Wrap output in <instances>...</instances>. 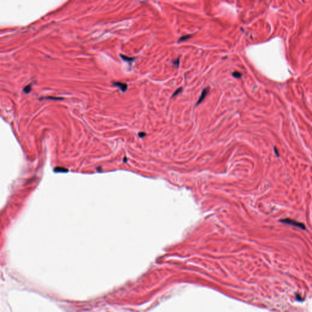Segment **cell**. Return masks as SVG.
<instances>
[{"mask_svg":"<svg viewBox=\"0 0 312 312\" xmlns=\"http://www.w3.org/2000/svg\"><path fill=\"white\" fill-rule=\"evenodd\" d=\"M280 221L281 223H284V224H288V225L297 227L300 228V229H301L305 230V229H306L305 225H304L303 223H300V222H299V221H295V220H291V219H289V218L282 219V220H280Z\"/></svg>","mask_w":312,"mask_h":312,"instance_id":"1","label":"cell"},{"mask_svg":"<svg viewBox=\"0 0 312 312\" xmlns=\"http://www.w3.org/2000/svg\"><path fill=\"white\" fill-rule=\"evenodd\" d=\"M209 91V87H206V88H205L203 90H202L201 96L199 97V98L198 101H197L196 106H198V105H199V104H201V102L203 101L204 99H205V97L207 95Z\"/></svg>","mask_w":312,"mask_h":312,"instance_id":"2","label":"cell"},{"mask_svg":"<svg viewBox=\"0 0 312 312\" xmlns=\"http://www.w3.org/2000/svg\"><path fill=\"white\" fill-rule=\"evenodd\" d=\"M113 86L117 87H118L123 92H125L127 90V89H128V85L126 84H125V83L119 82H113Z\"/></svg>","mask_w":312,"mask_h":312,"instance_id":"3","label":"cell"},{"mask_svg":"<svg viewBox=\"0 0 312 312\" xmlns=\"http://www.w3.org/2000/svg\"><path fill=\"white\" fill-rule=\"evenodd\" d=\"M191 37H192V35H190V34L183 35L182 37H181V38H179V41H178V42H184V41H185V40H188L189 38H191Z\"/></svg>","mask_w":312,"mask_h":312,"instance_id":"4","label":"cell"},{"mask_svg":"<svg viewBox=\"0 0 312 312\" xmlns=\"http://www.w3.org/2000/svg\"><path fill=\"white\" fill-rule=\"evenodd\" d=\"M120 56L123 60L126 62H132L135 59V58H134V57H129L126 56H124V55H120Z\"/></svg>","mask_w":312,"mask_h":312,"instance_id":"5","label":"cell"},{"mask_svg":"<svg viewBox=\"0 0 312 312\" xmlns=\"http://www.w3.org/2000/svg\"><path fill=\"white\" fill-rule=\"evenodd\" d=\"M31 90H32L31 84H29L27 85V86H26V87H24V88H23V91H24L25 93L27 94L31 92Z\"/></svg>","mask_w":312,"mask_h":312,"instance_id":"6","label":"cell"},{"mask_svg":"<svg viewBox=\"0 0 312 312\" xmlns=\"http://www.w3.org/2000/svg\"><path fill=\"white\" fill-rule=\"evenodd\" d=\"M182 90H183V88H182V87H181V88H178V89H177L176 90L174 91V93L172 94L171 98H173V97H176V96H177V95H178L179 94L181 93L182 91Z\"/></svg>","mask_w":312,"mask_h":312,"instance_id":"7","label":"cell"},{"mask_svg":"<svg viewBox=\"0 0 312 312\" xmlns=\"http://www.w3.org/2000/svg\"><path fill=\"white\" fill-rule=\"evenodd\" d=\"M232 76H233L234 77H235V78L239 79V78H240V77H242V75L240 73H239V72L235 71L232 73Z\"/></svg>","mask_w":312,"mask_h":312,"instance_id":"8","label":"cell"},{"mask_svg":"<svg viewBox=\"0 0 312 312\" xmlns=\"http://www.w3.org/2000/svg\"><path fill=\"white\" fill-rule=\"evenodd\" d=\"M45 99H53V100H62L63 98H60V97H45Z\"/></svg>","mask_w":312,"mask_h":312,"instance_id":"9","label":"cell"},{"mask_svg":"<svg viewBox=\"0 0 312 312\" xmlns=\"http://www.w3.org/2000/svg\"><path fill=\"white\" fill-rule=\"evenodd\" d=\"M179 62H180V58H178L177 59H176L175 60H173V61H172V64L178 68V67H179Z\"/></svg>","mask_w":312,"mask_h":312,"instance_id":"10","label":"cell"},{"mask_svg":"<svg viewBox=\"0 0 312 312\" xmlns=\"http://www.w3.org/2000/svg\"><path fill=\"white\" fill-rule=\"evenodd\" d=\"M139 136H140V137H143V136L145 135V133H143V132H141V133L139 134Z\"/></svg>","mask_w":312,"mask_h":312,"instance_id":"11","label":"cell"},{"mask_svg":"<svg viewBox=\"0 0 312 312\" xmlns=\"http://www.w3.org/2000/svg\"><path fill=\"white\" fill-rule=\"evenodd\" d=\"M275 152H276V154H277V156H279V152H277V151H276V149H275Z\"/></svg>","mask_w":312,"mask_h":312,"instance_id":"12","label":"cell"}]
</instances>
